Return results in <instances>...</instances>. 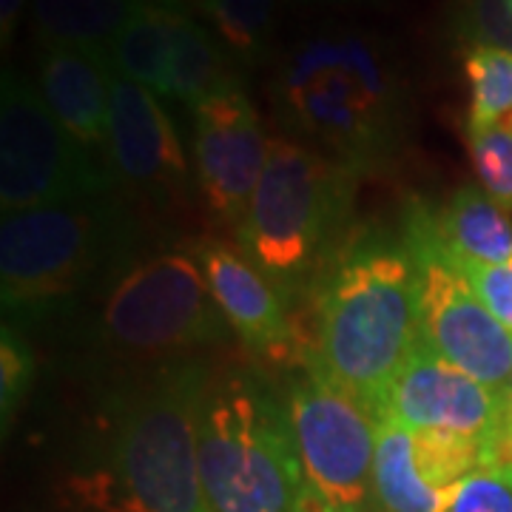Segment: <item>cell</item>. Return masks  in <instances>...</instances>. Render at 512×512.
Wrapping results in <instances>:
<instances>
[{
    "mask_svg": "<svg viewBox=\"0 0 512 512\" xmlns=\"http://www.w3.org/2000/svg\"><path fill=\"white\" fill-rule=\"evenodd\" d=\"M271 106L288 137L350 168L399 146L407 92L399 66L376 37L330 29L305 37L279 60Z\"/></svg>",
    "mask_w": 512,
    "mask_h": 512,
    "instance_id": "cell-1",
    "label": "cell"
},
{
    "mask_svg": "<svg viewBox=\"0 0 512 512\" xmlns=\"http://www.w3.org/2000/svg\"><path fill=\"white\" fill-rule=\"evenodd\" d=\"M208 370L185 356L157 370L114 416L103 464L72 481L97 512H211L200 478Z\"/></svg>",
    "mask_w": 512,
    "mask_h": 512,
    "instance_id": "cell-2",
    "label": "cell"
},
{
    "mask_svg": "<svg viewBox=\"0 0 512 512\" xmlns=\"http://www.w3.org/2000/svg\"><path fill=\"white\" fill-rule=\"evenodd\" d=\"M421 345L419 259L410 248L345 256L316 302L308 365L376 416L393 379Z\"/></svg>",
    "mask_w": 512,
    "mask_h": 512,
    "instance_id": "cell-3",
    "label": "cell"
},
{
    "mask_svg": "<svg viewBox=\"0 0 512 512\" xmlns=\"http://www.w3.org/2000/svg\"><path fill=\"white\" fill-rule=\"evenodd\" d=\"M200 478L211 512H296L308 490L288 407L251 376L208 382Z\"/></svg>",
    "mask_w": 512,
    "mask_h": 512,
    "instance_id": "cell-4",
    "label": "cell"
},
{
    "mask_svg": "<svg viewBox=\"0 0 512 512\" xmlns=\"http://www.w3.org/2000/svg\"><path fill=\"white\" fill-rule=\"evenodd\" d=\"M353 168L288 134L274 137L239 242L262 274L285 291L311 271L350 208Z\"/></svg>",
    "mask_w": 512,
    "mask_h": 512,
    "instance_id": "cell-5",
    "label": "cell"
},
{
    "mask_svg": "<svg viewBox=\"0 0 512 512\" xmlns=\"http://www.w3.org/2000/svg\"><path fill=\"white\" fill-rule=\"evenodd\" d=\"M128 234L123 211L109 197L3 214V308L15 313L57 308L123 259Z\"/></svg>",
    "mask_w": 512,
    "mask_h": 512,
    "instance_id": "cell-6",
    "label": "cell"
},
{
    "mask_svg": "<svg viewBox=\"0 0 512 512\" xmlns=\"http://www.w3.org/2000/svg\"><path fill=\"white\" fill-rule=\"evenodd\" d=\"M100 333L111 350L126 356L174 362L222 342L228 322L194 251H174L120 274L103 305Z\"/></svg>",
    "mask_w": 512,
    "mask_h": 512,
    "instance_id": "cell-7",
    "label": "cell"
},
{
    "mask_svg": "<svg viewBox=\"0 0 512 512\" xmlns=\"http://www.w3.org/2000/svg\"><path fill=\"white\" fill-rule=\"evenodd\" d=\"M106 163L83 148L18 72L0 80V208L3 214L109 197Z\"/></svg>",
    "mask_w": 512,
    "mask_h": 512,
    "instance_id": "cell-8",
    "label": "cell"
},
{
    "mask_svg": "<svg viewBox=\"0 0 512 512\" xmlns=\"http://www.w3.org/2000/svg\"><path fill=\"white\" fill-rule=\"evenodd\" d=\"M285 407L305 484L336 510L365 512L379 416L313 367L291 384Z\"/></svg>",
    "mask_w": 512,
    "mask_h": 512,
    "instance_id": "cell-9",
    "label": "cell"
},
{
    "mask_svg": "<svg viewBox=\"0 0 512 512\" xmlns=\"http://www.w3.org/2000/svg\"><path fill=\"white\" fill-rule=\"evenodd\" d=\"M416 256V254H413ZM419 259L421 345L498 393H512V333L470 279L441 259Z\"/></svg>",
    "mask_w": 512,
    "mask_h": 512,
    "instance_id": "cell-10",
    "label": "cell"
},
{
    "mask_svg": "<svg viewBox=\"0 0 512 512\" xmlns=\"http://www.w3.org/2000/svg\"><path fill=\"white\" fill-rule=\"evenodd\" d=\"M194 114V168L205 211L239 228L268 163L271 140L251 94L234 83L202 100Z\"/></svg>",
    "mask_w": 512,
    "mask_h": 512,
    "instance_id": "cell-11",
    "label": "cell"
},
{
    "mask_svg": "<svg viewBox=\"0 0 512 512\" xmlns=\"http://www.w3.org/2000/svg\"><path fill=\"white\" fill-rule=\"evenodd\" d=\"M103 163L114 185H123L140 200L174 205L188 191L183 143L163 100L117 72L111 77L109 143Z\"/></svg>",
    "mask_w": 512,
    "mask_h": 512,
    "instance_id": "cell-12",
    "label": "cell"
},
{
    "mask_svg": "<svg viewBox=\"0 0 512 512\" xmlns=\"http://www.w3.org/2000/svg\"><path fill=\"white\" fill-rule=\"evenodd\" d=\"M510 413V396L476 382L424 345L407 359L384 396L379 419H393L410 430H439L464 439L493 436Z\"/></svg>",
    "mask_w": 512,
    "mask_h": 512,
    "instance_id": "cell-13",
    "label": "cell"
},
{
    "mask_svg": "<svg viewBox=\"0 0 512 512\" xmlns=\"http://www.w3.org/2000/svg\"><path fill=\"white\" fill-rule=\"evenodd\" d=\"M202 274L228 328L256 359L268 365H308L311 348L282 305V291L256 268L245 251L225 239H200L194 248Z\"/></svg>",
    "mask_w": 512,
    "mask_h": 512,
    "instance_id": "cell-14",
    "label": "cell"
},
{
    "mask_svg": "<svg viewBox=\"0 0 512 512\" xmlns=\"http://www.w3.org/2000/svg\"><path fill=\"white\" fill-rule=\"evenodd\" d=\"M410 251L464 271L512 259V220L481 185H461L436 214L410 228Z\"/></svg>",
    "mask_w": 512,
    "mask_h": 512,
    "instance_id": "cell-15",
    "label": "cell"
},
{
    "mask_svg": "<svg viewBox=\"0 0 512 512\" xmlns=\"http://www.w3.org/2000/svg\"><path fill=\"white\" fill-rule=\"evenodd\" d=\"M111 77L114 66L100 52L46 46L37 55V92L43 103L80 146L103 154V160L109 143Z\"/></svg>",
    "mask_w": 512,
    "mask_h": 512,
    "instance_id": "cell-16",
    "label": "cell"
},
{
    "mask_svg": "<svg viewBox=\"0 0 512 512\" xmlns=\"http://www.w3.org/2000/svg\"><path fill=\"white\" fill-rule=\"evenodd\" d=\"M239 83L237 63L228 57L214 32L188 9L171 6V69L168 100L197 109L202 100Z\"/></svg>",
    "mask_w": 512,
    "mask_h": 512,
    "instance_id": "cell-17",
    "label": "cell"
},
{
    "mask_svg": "<svg viewBox=\"0 0 512 512\" xmlns=\"http://www.w3.org/2000/svg\"><path fill=\"white\" fill-rule=\"evenodd\" d=\"M143 0H29L32 37L40 49L74 46L109 55Z\"/></svg>",
    "mask_w": 512,
    "mask_h": 512,
    "instance_id": "cell-18",
    "label": "cell"
},
{
    "mask_svg": "<svg viewBox=\"0 0 512 512\" xmlns=\"http://www.w3.org/2000/svg\"><path fill=\"white\" fill-rule=\"evenodd\" d=\"M450 493L433 487L421 473L413 450V430L393 419H379V439L373 458V498L379 510L444 512Z\"/></svg>",
    "mask_w": 512,
    "mask_h": 512,
    "instance_id": "cell-19",
    "label": "cell"
},
{
    "mask_svg": "<svg viewBox=\"0 0 512 512\" xmlns=\"http://www.w3.org/2000/svg\"><path fill=\"white\" fill-rule=\"evenodd\" d=\"M114 72L128 77L131 83L168 100V69H171V3L143 6L128 20L126 29L117 35L109 52Z\"/></svg>",
    "mask_w": 512,
    "mask_h": 512,
    "instance_id": "cell-20",
    "label": "cell"
},
{
    "mask_svg": "<svg viewBox=\"0 0 512 512\" xmlns=\"http://www.w3.org/2000/svg\"><path fill=\"white\" fill-rule=\"evenodd\" d=\"M171 6L205 20L237 66H256L271 52L279 0H174Z\"/></svg>",
    "mask_w": 512,
    "mask_h": 512,
    "instance_id": "cell-21",
    "label": "cell"
},
{
    "mask_svg": "<svg viewBox=\"0 0 512 512\" xmlns=\"http://www.w3.org/2000/svg\"><path fill=\"white\" fill-rule=\"evenodd\" d=\"M470 83L467 134L487 131L512 117V55L490 46H476L464 57Z\"/></svg>",
    "mask_w": 512,
    "mask_h": 512,
    "instance_id": "cell-22",
    "label": "cell"
},
{
    "mask_svg": "<svg viewBox=\"0 0 512 512\" xmlns=\"http://www.w3.org/2000/svg\"><path fill=\"white\" fill-rule=\"evenodd\" d=\"M447 29L461 46H490L512 55V0H453Z\"/></svg>",
    "mask_w": 512,
    "mask_h": 512,
    "instance_id": "cell-23",
    "label": "cell"
},
{
    "mask_svg": "<svg viewBox=\"0 0 512 512\" xmlns=\"http://www.w3.org/2000/svg\"><path fill=\"white\" fill-rule=\"evenodd\" d=\"M478 185L493 197L504 211H512V126L487 128L467 134Z\"/></svg>",
    "mask_w": 512,
    "mask_h": 512,
    "instance_id": "cell-24",
    "label": "cell"
},
{
    "mask_svg": "<svg viewBox=\"0 0 512 512\" xmlns=\"http://www.w3.org/2000/svg\"><path fill=\"white\" fill-rule=\"evenodd\" d=\"M444 512H512V473L476 470L461 478Z\"/></svg>",
    "mask_w": 512,
    "mask_h": 512,
    "instance_id": "cell-25",
    "label": "cell"
},
{
    "mask_svg": "<svg viewBox=\"0 0 512 512\" xmlns=\"http://www.w3.org/2000/svg\"><path fill=\"white\" fill-rule=\"evenodd\" d=\"M29 382H32V356L12 330L3 328V339H0V410H3V424H9L12 413L18 410Z\"/></svg>",
    "mask_w": 512,
    "mask_h": 512,
    "instance_id": "cell-26",
    "label": "cell"
},
{
    "mask_svg": "<svg viewBox=\"0 0 512 512\" xmlns=\"http://www.w3.org/2000/svg\"><path fill=\"white\" fill-rule=\"evenodd\" d=\"M461 274L470 279L478 299L487 305V311L512 333V259L498 265H473Z\"/></svg>",
    "mask_w": 512,
    "mask_h": 512,
    "instance_id": "cell-27",
    "label": "cell"
},
{
    "mask_svg": "<svg viewBox=\"0 0 512 512\" xmlns=\"http://www.w3.org/2000/svg\"><path fill=\"white\" fill-rule=\"evenodd\" d=\"M26 9H29V0H0V40H3V46H9V40L20 26V18Z\"/></svg>",
    "mask_w": 512,
    "mask_h": 512,
    "instance_id": "cell-28",
    "label": "cell"
},
{
    "mask_svg": "<svg viewBox=\"0 0 512 512\" xmlns=\"http://www.w3.org/2000/svg\"><path fill=\"white\" fill-rule=\"evenodd\" d=\"M296 512H342L336 510V507H330L325 498H319V495L313 493L311 487L302 493V498H299V507H296Z\"/></svg>",
    "mask_w": 512,
    "mask_h": 512,
    "instance_id": "cell-29",
    "label": "cell"
},
{
    "mask_svg": "<svg viewBox=\"0 0 512 512\" xmlns=\"http://www.w3.org/2000/svg\"><path fill=\"white\" fill-rule=\"evenodd\" d=\"M282 3H288L293 9H308V6H316V3H322V0H282Z\"/></svg>",
    "mask_w": 512,
    "mask_h": 512,
    "instance_id": "cell-30",
    "label": "cell"
},
{
    "mask_svg": "<svg viewBox=\"0 0 512 512\" xmlns=\"http://www.w3.org/2000/svg\"><path fill=\"white\" fill-rule=\"evenodd\" d=\"M151 3H174V0H151Z\"/></svg>",
    "mask_w": 512,
    "mask_h": 512,
    "instance_id": "cell-31",
    "label": "cell"
},
{
    "mask_svg": "<svg viewBox=\"0 0 512 512\" xmlns=\"http://www.w3.org/2000/svg\"><path fill=\"white\" fill-rule=\"evenodd\" d=\"M510 404H512V393H510Z\"/></svg>",
    "mask_w": 512,
    "mask_h": 512,
    "instance_id": "cell-32",
    "label": "cell"
},
{
    "mask_svg": "<svg viewBox=\"0 0 512 512\" xmlns=\"http://www.w3.org/2000/svg\"><path fill=\"white\" fill-rule=\"evenodd\" d=\"M510 126H512V117H510Z\"/></svg>",
    "mask_w": 512,
    "mask_h": 512,
    "instance_id": "cell-33",
    "label": "cell"
}]
</instances>
